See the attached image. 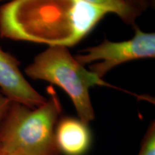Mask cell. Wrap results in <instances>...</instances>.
Returning a JSON list of instances; mask_svg holds the SVG:
<instances>
[{
  "instance_id": "6da1fadb",
  "label": "cell",
  "mask_w": 155,
  "mask_h": 155,
  "mask_svg": "<svg viewBox=\"0 0 155 155\" xmlns=\"http://www.w3.org/2000/svg\"><path fill=\"white\" fill-rule=\"evenodd\" d=\"M108 13L87 0H10L0 7V37L72 47Z\"/></svg>"
},
{
  "instance_id": "7a4b0ae2",
  "label": "cell",
  "mask_w": 155,
  "mask_h": 155,
  "mask_svg": "<svg viewBox=\"0 0 155 155\" xmlns=\"http://www.w3.org/2000/svg\"><path fill=\"white\" fill-rule=\"evenodd\" d=\"M48 93L46 102L37 108L11 101L0 122L1 152L22 150L60 154L54 136L63 108L53 88L49 87Z\"/></svg>"
},
{
  "instance_id": "3957f363",
  "label": "cell",
  "mask_w": 155,
  "mask_h": 155,
  "mask_svg": "<svg viewBox=\"0 0 155 155\" xmlns=\"http://www.w3.org/2000/svg\"><path fill=\"white\" fill-rule=\"evenodd\" d=\"M25 73L34 80L45 81L63 89L71 98L78 118L88 124L96 117L90 88L95 86L118 88L88 71L68 48L61 46H50L38 54Z\"/></svg>"
},
{
  "instance_id": "277c9868",
  "label": "cell",
  "mask_w": 155,
  "mask_h": 155,
  "mask_svg": "<svg viewBox=\"0 0 155 155\" xmlns=\"http://www.w3.org/2000/svg\"><path fill=\"white\" fill-rule=\"evenodd\" d=\"M135 33L130 40L112 42L105 39L97 45L82 50L74 56L81 65L93 63L90 71L103 79L114 68L132 61L155 57V33L144 32L134 25Z\"/></svg>"
},
{
  "instance_id": "5b68a950",
  "label": "cell",
  "mask_w": 155,
  "mask_h": 155,
  "mask_svg": "<svg viewBox=\"0 0 155 155\" xmlns=\"http://www.w3.org/2000/svg\"><path fill=\"white\" fill-rule=\"evenodd\" d=\"M19 65L16 58L0 47V91L11 101L32 108L42 106L47 98L31 86Z\"/></svg>"
},
{
  "instance_id": "8992f818",
  "label": "cell",
  "mask_w": 155,
  "mask_h": 155,
  "mask_svg": "<svg viewBox=\"0 0 155 155\" xmlns=\"http://www.w3.org/2000/svg\"><path fill=\"white\" fill-rule=\"evenodd\" d=\"M54 140L60 154L85 155L91 146L92 134L88 124L79 118L63 116L55 127Z\"/></svg>"
},
{
  "instance_id": "52a82bcc",
  "label": "cell",
  "mask_w": 155,
  "mask_h": 155,
  "mask_svg": "<svg viewBox=\"0 0 155 155\" xmlns=\"http://www.w3.org/2000/svg\"><path fill=\"white\" fill-rule=\"evenodd\" d=\"M6 0H0V2H2ZM87 1L105 7L111 12V13L117 15L124 22L132 26L135 25L136 19L141 14L140 11L131 6L125 0H87Z\"/></svg>"
},
{
  "instance_id": "ba28073f",
  "label": "cell",
  "mask_w": 155,
  "mask_h": 155,
  "mask_svg": "<svg viewBox=\"0 0 155 155\" xmlns=\"http://www.w3.org/2000/svg\"><path fill=\"white\" fill-rule=\"evenodd\" d=\"M137 155H155V122L149 125L141 142L140 150Z\"/></svg>"
},
{
  "instance_id": "9c48e42d",
  "label": "cell",
  "mask_w": 155,
  "mask_h": 155,
  "mask_svg": "<svg viewBox=\"0 0 155 155\" xmlns=\"http://www.w3.org/2000/svg\"><path fill=\"white\" fill-rule=\"evenodd\" d=\"M125 1L140 11L141 13L146 11L150 5L148 0H125Z\"/></svg>"
},
{
  "instance_id": "30bf717a",
  "label": "cell",
  "mask_w": 155,
  "mask_h": 155,
  "mask_svg": "<svg viewBox=\"0 0 155 155\" xmlns=\"http://www.w3.org/2000/svg\"><path fill=\"white\" fill-rule=\"evenodd\" d=\"M10 103L11 101L0 91V122L2 119L3 116H5L7 110L8 109Z\"/></svg>"
},
{
  "instance_id": "8fae6325",
  "label": "cell",
  "mask_w": 155,
  "mask_h": 155,
  "mask_svg": "<svg viewBox=\"0 0 155 155\" xmlns=\"http://www.w3.org/2000/svg\"><path fill=\"white\" fill-rule=\"evenodd\" d=\"M0 155H59L53 153H40V152H32L27 151L17 150L9 152H1Z\"/></svg>"
},
{
  "instance_id": "7c38bea8",
  "label": "cell",
  "mask_w": 155,
  "mask_h": 155,
  "mask_svg": "<svg viewBox=\"0 0 155 155\" xmlns=\"http://www.w3.org/2000/svg\"><path fill=\"white\" fill-rule=\"evenodd\" d=\"M148 1H149V2L151 4H153V5L154 4V0H148Z\"/></svg>"
},
{
  "instance_id": "4fadbf2b",
  "label": "cell",
  "mask_w": 155,
  "mask_h": 155,
  "mask_svg": "<svg viewBox=\"0 0 155 155\" xmlns=\"http://www.w3.org/2000/svg\"><path fill=\"white\" fill-rule=\"evenodd\" d=\"M0 154H1V147H0Z\"/></svg>"
}]
</instances>
